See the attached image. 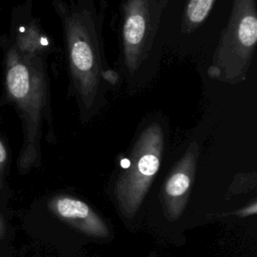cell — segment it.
<instances>
[{"mask_svg":"<svg viewBox=\"0 0 257 257\" xmlns=\"http://www.w3.org/2000/svg\"><path fill=\"white\" fill-rule=\"evenodd\" d=\"M52 5L62 26L72 88L79 103L90 108L101 86L115 80L104 53L103 2L52 0Z\"/></svg>","mask_w":257,"mask_h":257,"instance_id":"obj_1","label":"cell"},{"mask_svg":"<svg viewBox=\"0 0 257 257\" xmlns=\"http://www.w3.org/2000/svg\"><path fill=\"white\" fill-rule=\"evenodd\" d=\"M3 86L6 99L15 107L23 130L17 169L27 173L39 164L42 122L49 113L46 57L20 52L3 36Z\"/></svg>","mask_w":257,"mask_h":257,"instance_id":"obj_2","label":"cell"},{"mask_svg":"<svg viewBox=\"0 0 257 257\" xmlns=\"http://www.w3.org/2000/svg\"><path fill=\"white\" fill-rule=\"evenodd\" d=\"M256 42V0H234L208 67V75L229 83L243 81L251 65Z\"/></svg>","mask_w":257,"mask_h":257,"instance_id":"obj_3","label":"cell"},{"mask_svg":"<svg viewBox=\"0 0 257 257\" xmlns=\"http://www.w3.org/2000/svg\"><path fill=\"white\" fill-rule=\"evenodd\" d=\"M170 0H124L121 6L120 59L127 75L153 65L156 38Z\"/></svg>","mask_w":257,"mask_h":257,"instance_id":"obj_4","label":"cell"},{"mask_svg":"<svg viewBox=\"0 0 257 257\" xmlns=\"http://www.w3.org/2000/svg\"><path fill=\"white\" fill-rule=\"evenodd\" d=\"M163 145L162 127L152 123L143 131L134 147L128 167L115 185L116 201L126 218L138 212L160 169Z\"/></svg>","mask_w":257,"mask_h":257,"instance_id":"obj_5","label":"cell"},{"mask_svg":"<svg viewBox=\"0 0 257 257\" xmlns=\"http://www.w3.org/2000/svg\"><path fill=\"white\" fill-rule=\"evenodd\" d=\"M49 208L58 218L87 235L99 238L108 235L105 223L82 201L68 196L55 197L50 201Z\"/></svg>","mask_w":257,"mask_h":257,"instance_id":"obj_6","label":"cell"},{"mask_svg":"<svg viewBox=\"0 0 257 257\" xmlns=\"http://www.w3.org/2000/svg\"><path fill=\"white\" fill-rule=\"evenodd\" d=\"M196 153L197 149H190L166 182L163 199L171 219L179 218L186 206L196 166Z\"/></svg>","mask_w":257,"mask_h":257,"instance_id":"obj_7","label":"cell"},{"mask_svg":"<svg viewBox=\"0 0 257 257\" xmlns=\"http://www.w3.org/2000/svg\"><path fill=\"white\" fill-rule=\"evenodd\" d=\"M8 38L20 52L25 54L46 57L50 51L48 37L42 31L36 19L22 12L21 7L17 14H13L11 34Z\"/></svg>","mask_w":257,"mask_h":257,"instance_id":"obj_8","label":"cell"},{"mask_svg":"<svg viewBox=\"0 0 257 257\" xmlns=\"http://www.w3.org/2000/svg\"><path fill=\"white\" fill-rule=\"evenodd\" d=\"M215 1L216 0H188L182 16V32L192 33L200 27L209 16Z\"/></svg>","mask_w":257,"mask_h":257,"instance_id":"obj_9","label":"cell"},{"mask_svg":"<svg viewBox=\"0 0 257 257\" xmlns=\"http://www.w3.org/2000/svg\"><path fill=\"white\" fill-rule=\"evenodd\" d=\"M7 165H8L7 150L2 140L0 139V188H2L3 181H5V173H6Z\"/></svg>","mask_w":257,"mask_h":257,"instance_id":"obj_10","label":"cell"},{"mask_svg":"<svg viewBox=\"0 0 257 257\" xmlns=\"http://www.w3.org/2000/svg\"><path fill=\"white\" fill-rule=\"evenodd\" d=\"M256 212H257V205H256V203L254 202L253 204L249 205V206H248V207H246L245 209H243V210L239 211V215H240V216L254 215V214H256Z\"/></svg>","mask_w":257,"mask_h":257,"instance_id":"obj_11","label":"cell"},{"mask_svg":"<svg viewBox=\"0 0 257 257\" xmlns=\"http://www.w3.org/2000/svg\"><path fill=\"white\" fill-rule=\"evenodd\" d=\"M5 222L3 220V218L1 217L0 215V239L4 236V233H5Z\"/></svg>","mask_w":257,"mask_h":257,"instance_id":"obj_12","label":"cell"}]
</instances>
